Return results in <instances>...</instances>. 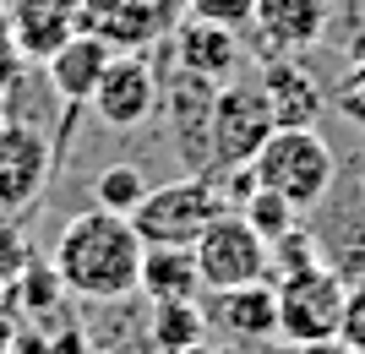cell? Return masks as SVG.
Listing matches in <instances>:
<instances>
[{"label":"cell","instance_id":"cell-1","mask_svg":"<svg viewBox=\"0 0 365 354\" xmlns=\"http://www.w3.org/2000/svg\"><path fill=\"white\" fill-rule=\"evenodd\" d=\"M142 240L131 229V218L88 207V213L66 218V229L55 234L49 251V273L61 278V289L93 306H115L125 294H137V273H142Z\"/></svg>","mask_w":365,"mask_h":354},{"label":"cell","instance_id":"cell-2","mask_svg":"<svg viewBox=\"0 0 365 354\" xmlns=\"http://www.w3.org/2000/svg\"><path fill=\"white\" fill-rule=\"evenodd\" d=\"M245 170H251V180L262 191H273V197L289 202L294 213H305V207H317L333 191L338 158H333V147H327V137H322L317 125H289V131H273V137L262 142Z\"/></svg>","mask_w":365,"mask_h":354},{"label":"cell","instance_id":"cell-3","mask_svg":"<svg viewBox=\"0 0 365 354\" xmlns=\"http://www.w3.org/2000/svg\"><path fill=\"white\" fill-rule=\"evenodd\" d=\"M273 137V115H267V98H262L257 77H235L213 93L207 104V131H202V170L197 175H235L245 170L257 147Z\"/></svg>","mask_w":365,"mask_h":354},{"label":"cell","instance_id":"cell-4","mask_svg":"<svg viewBox=\"0 0 365 354\" xmlns=\"http://www.w3.org/2000/svg\"><path fill=\"white\" fill-rule=\"evenodd\" d=\"M218 213H229L224 197H218V180H207V175H175L164 185H148L142 207L131 213V229H137L142 246L191 251Z\"/></svg>","mask_w":365,"mask_h":354},{"label":"cell","instance_id":"cell-5","mask_svg":"<svg viewBox=\"0 0 365 354\" xmlns=\"http://www.w3.org/2000/svg\"><path fill=\"white\" fill-rule=\"evenodd\" d=\"M344 294H349V278L338 273L333 262H311V267H300V273H284V278L273 283V300H278V338L289 343V349L338 338Z\"/></svg>","mask_w":365,"mask_h":354},{"label":"cell","instance_id":"cell-6","mask_svg":"<svg viewBox=\"0 0 365 354\" xmlns=\"http://www.w3.org/2000/svg\"><path fill=\"white\" fill-rule=\"evenodd\" d=\"M185 22V0H76V28L104 38L115 55H148Z\"/></svg>","mask_w":365,"mask_h":354},{"label":"cell","instance_id":"cell-7","mask_svg":"<svg viewBox=\"0 0 365 354\" xmlns=\"http://www.w3.org/2000/svg\"><path fill=\"white\" fill-rule=\"evenodd\" d=\"M202 294L213 289H240V283H267V240H262L240 213H218L202 240L191 246Z\"/></svg>","mask_w":365,"mask_h":354},{"label":"cell","instance_id":"cell-8","mask_svg":"<svg viewBox=\"0 0 365 354\" xmlns=\"http://www.w3.org/2000/svg\"><path fill=\"white\" fill-rule=\"evenodd\" d=\"M49 170H55V142L38 125L0 115V224H11L44 197Z\"/></svg>","mask_w":365,"mask_h":354},{"label":"cell","instance_id":"cell-9","mask_svg":"<svg viewBox=\"0 0 365 354\" xmlns=\"http://www.w3.org/2000/svg\"><path fill=\"white\" fill-rule=\"evenodd\" d=\"M158 93H164V82H158V71H153L142 55H115L104 82H98V93L88 98V109L109 131H137V125L153 120Z\"/></svg>","mask_w":365,"mask_h":354},{"label":"cell","instance_id":"cell-10","mask_svg":"<svg viewBox=\"0 0 365 354\" xmlns=\"http://www.w3.org/2000/svg\"><path fill=\"white\" fill-rule=\"evenodd\" d=\"M327 22H333V0H257V16H251L267 61H278V55L300 61L305 49L322 44Z\"/></svg>","mask_w":365,"mask_h":354},{"label":"cell","instance_id":"cell-11","mask_svg":"<svg viewBox=\"0 0 365 354\" xmlns=\"http://www.w3.org/2000/svg\"><path fill=\"white\" fill-rule=\"evenodd\" d=\"M207 327L224 333L229 343H273L278 338V300L273 283H240V289H213L202 294Z\"/></svg>","mask_w":365,"mask_h":354},{"label":"cell","instance_id":"cell-12","mask_svg":"<svg viewBox=\"0 0 365 354\" xmlns=\"http://www.w3.org/2000/svg\"><path fill=\"white\" fill-rule=\"evenodd\" d=\"M257 88L267 98V115H273V131H289V125H317L322 109H327V93L317 88V77L305 71L294 55H278V61H262Z\"/></svg>","mask_w":365,"mask_h":354},{"label":"cell","instance_id":"cell-13","mask_svg":"<svg viewBox=\"0 0 365 354\" xmlns=\"http://www.w3.org/2000/svg\"><path fill=\"white\" fill-rule=\"evenodd\" d=\"M169 49H175V71H185V77H202V82H213V88L235 82V77H240V61H245L240 33L207 28V22H191V16L175 28Z\"/></svg>","mask_w":365,"mask_h":354},{"label":"cell","instance_id":"cell-14","mask_svg":"<svg viewBox=\"0 0 365 354\" xmlns=\"http://www.w3.org/2000/svg\"><path fill=\"white\" fill-rule=\"evenodd\" d=\"M109 61H115V49H109L104 38H93V33H76V38H66V44L44 61V82L61 93V104L82 109L93 93H98V82H104Z\"/></svg>","mask_w":365,"mask_h":354},{"label":"cell","instance_id":"cell-15","mask_svg":"<svg viewBox=\"0 0 365 354\" xmlns=\"http://www.w3.org/2000/svg\"><path fill=\"white\" fill-rule=\"evenodd\" d=\"M6 28H11L22 61H38L44 66L66 38H76V0H11L6 11Z\"/></svg>","mask_w":365,"mask_h":354},{"label":"cell","instance_id":"cell-16","mask_svg":"<svg viewBox=\"0 0 365 354\" xmlns=\"http://www.w3.org/2000/svg\"><path fill=\"white\" fill-rule=\"evenodd\" d=\"M137 294H148V306H164V300H202V278H197L191 251L148 246L142 251V273H137Z\"/></svg>","mask_w":365,"mask_h":354},{"label":"cell","instance_id":"cell-17","mask_svg":"<svg viewBox=\"0 0 365 354\" xmlns=\"http://www.w3.org/2000/svg\"><path fill=\"white\" fill-rule=\"evenodd\" d=\"M207 338H213V327H207L202 300H164V306L148 311L153 354H185V349H197V343H207Z\"/></svg>","mask_w":365,"mask_h":354},{"label":"cell","instance_id":"cell-18","mask_svg":"<svg viewBox=\"0 0 365 354\" xmlns=\"http://www.w3.org/2000/svg\"><path fill=\"white\" fill-rule=\"evenodd\" d=\"M142 197H148V175H142L137 164H109V170H98V180H93V207H104V213L131 218L142 207Z\"/></svg>","mask_w":365,"mask_h":354},{"label":"cell","instance_id":"cell-19","mask_svg":"<svg viewBox=\"0 0 365 354\" xmlns=\"http://www.w3.org/2000/svg\"><path fill=\"white\" fill-rule=\"evenodd\" d=\"M235 213H240L245 224H251V229H257L262 240H267V246H273L278 234H289L294 224H300V213H294L289 202H284V197H273V191H262V185H251V191H245Z\"/></svg>","mask_w":365,"mask_h":354},{"label":"cell","instance_id":"cell-20","mask_svg":"<svg viewBox=\"0 0 365 354\" xmlns=\"http://www.w3.org/2000/svg\"><path fill=\"white\" fill-rule=\"evenodd\" d=\"M185 16L207 22V28H224V33H245L251 16H257V0H185Z\"/></svg>","mask_w":365,"mask_h":354},{"label":"cell","instance_id":"cell-21","mask_svg":"<svg viewBox=\"0 0 365 354\" xmlns=\"http://www.w3.org/2000/svg\"><path fill=\"white\" fill-rule=\"evenodd\" d=\"M327 104H333L338 115H344V120L354 125V131H365V55L354 61V71H349L344 82H338V93L327 98Z\"/></svg>","mask_w":365,"mask_h":354},{"label":"cell","instance_id":"cell-22","mask_svg":"<svg viewBox=\"0 0 365 354\" xmlns=\"http://www.w3.org/2000/svg\"><path fill=\"white\" fill-rule=\"evenodd\" d=\"M338 343H349L354 354H365V278H354L344 294V316H338Z\"/></svg>","mask_w":365,"mask_h":354},{"label":"cell","instance_id":"cell-23","mask_svg":"<svg viewBox=\"0 0 365 354\" xmlns=\"http://www.w3.org/2000/svg\"><path fill=\"white\" fill-rule=\"evenodd\" d=\"M28 77V61H22V49H16L11 28H6V16H0V98H11Z\"/></svg>","mask_w":365,"mask_h":354},{"label":"cell","instance_id":"cell-24","mask_svg":"<svg viewBox=\"0 0 365 354\" xmlns=\"http://www.w3.org/2000/svg\"><path fill=\"white\" fill-rule=\"evenodd\" d=\"M11 316H16V306H11V294L0 289V354L11 349V338H16V322H11Z\"/></svg>","mask_w":365,"mask_h":354},{"label":"cell","instance_id":"cell-25","mask_svg":"<svg viewBox=\"0 0 365 354\" xmlns=\"http://www.w3.org/2000/svg\"><path fill=\"white\" fill-rule=\"evenodd\" d=\"M294 354H354V349L338 343V338H327V343H305V349H294Z\"/></svg>","mask_w":365,"mask_h":354},{"label":"cell","instance_id":"cell-26","mask_svg":"<svg viewBox=\"0 0 365 354\" xmlns=\"http://www.w3.org/2000/svg\"><path fill=\"white\" fill-rule=\"evenodd\" d=\"M185 354H235V343H229V349H213V343H197V349H185Z\"/></svg>","mask_w":365,"mask_h":354}]
</instances>
